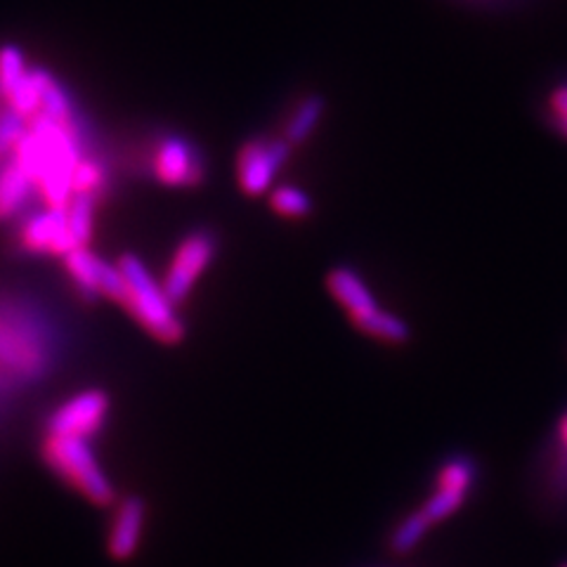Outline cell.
Listing matches in <instances>:
<instances>
[{"mask_svg":"<svg viewBox=\"0 0 567 567\" xmlns=\"http://www.w3.org/2000/svg\"><path fill=\"white\" fill-rule=\"evenodd\" d=\"M116 265L126 277V298L121 308H126L135 322L158 343H181L185 339V324L164 289V281H156L135 254H123Z\"/></svg>","mask_w":567,"mask_h":567,"instance_id":"6da1fadb","label":"cell"},{"mask_svg":"<svg viewBox=\"0 0 567 567\" xmlns=\"http://www.w3.org/2000/svg\"><path fill=\"white\" fill-rule=\"evenodd\" d=\"M41 454L45 464L55 471L71 489L83 494L87 502L95 506L114 504V485L100 466L91 442L48 433L41 445Z\"/></svg>","mask_w":567,"mask_h":567,"instance_id":"7a4b0ae2","label":"cell"},{"mask_svg":"<svg viewBox=\"0 0 567 567\" xmlns=\"http://www.w3.org/2000/svg\"><path fill=\"white\" fill-rule=\"evenodd\" d=\"M218 251V239L208 229H197L177 244L164 277V289L175 306L185 303L202 275L210 268Z\"/></svg>","mask_w":567,"mask_h":567,"instance_id":"3957f363","label":"cell"},{"mask_svg":"<svg viewBox=\"0 0 567 567\" xmlns=\"http://www.w3.org/2000/svg\"><path fill=\"white\" fill-rule=\"evenodd\" d=\"M291 145L284 137L248 140L237 156V181L248 197H262L275 185L281 166L289 162Z\"/></svg>","mask_w":567,"mask_h":567,"instance_id":"277c9868","label":"cell"},{"mask_svg":"<svg viewBox=\"0 0 567 567\" xmlns=\"http://www.w3.org/2000/svg\"><path fill=\"white\" fill-rule=\"evenodd\" d=\"M112 400L100 388L81 390L74 398L62 402L48 421L50 435L91 440L102 431V425L110 416Z\"/></svg>","mask_w":567,"mask_h":567,"instance_id":"5b68a950","label":"cell"},{"mask_svg":"<svg viewBox=\"0 0 567 567\" xmlns=\"http://www.w3.org/2000/svg\"><path fill=\"white\" fill-rule=\"evenodd\" d=\"M152 171L162 185L183 189L199 187L206 177L202 152L181 135H166L156 142Z\"/></svg>","mask_w":567,"mask_h":567,"instance_id":"8992f818","label":"cell"},{"mask_svg":"<svg viewBox=\"0 0 567 567\" xmlns=\"http://www.w3.org/2000/svg\"><path fill=\"white\" fill-rule=\"evenodd\" d=\"M20 244L29 254L66 256L76 248L69 233L66 208H45L29 216L20 229Z\"/></svg>","mask_w":567,"mask_h":567,"instance_id":"52a82bcc","label":"cell"},{"mask_svg":"<svg viewBox=\"0 0 567 567\" xmlns=\"http://www.w3.org/2000/svg\"><path fill=\"white\" fill-rule=\"evenodd\" d=\"M147 504L140 496H128L116 506V516L112 520L110 539H106V551L114 560H131L145 535Z\"/></svg>","mask_w":567,"mask_h":567,"instance_id":"ba28073f","label":"cell"},{"mask_svg":"<svg viewBox=\"0 0 567 567\" xmlns=\"http://www.w3.org/2000/svg\"><path fill=\"white\" fill-rule=\"evenodd\" d=\"M327 287H329L331 296L346 308L352 322L379 308L377 298L371 296L364 279L350 268H333L327 277Z\"/></svg>","mask_w":567,"mask_h":567,"instance_id":"9c48e42d","label":"cell"},{"mask_svg":"<svg viewBox=\"0 0 567 567\" xmlns=\"http://www.w3.org/2000/svg\"><path fill=\"white\" fill-rule=\"evenodd\" d=\"M35 187L39 185L33 177L14 158H10L0 171V220L14 218L27 206Z\"/></svg>","mask_w":567,"mask_h":567,"instance_id":"30bf717a","label":"cell"},{"mask_svg":"<svg viewBox=\"0 0 567 567\" xmlns=\"http://www.w3.org/2000/svg\"><path fill=\"white\" fill-rule=\"evenodd\" d=\"M41 91V116L58 123H76V104L66 87L43 66H33Z\"/></svg>","mask_w":567,"mask_h":567,"instance_id":"8fae6325","label":"cell"},{"mask_svg":"<svg viewBox=\"0 0 567 567\" xmlns=\"http://www.w3.org/2000/svg\"><path fill=\"white\" fill-rule=\"evenodd\" d=\"M324 112H327L324 97H319V95L303 97L293 106V112H291V116L287 121V126H284L281 137L287 140L291 147L303 145V142L317 131L319 121H322Z\"/></svg>","mask_w":567,"mask_h":567,"instance_id":"7c38bea8","label":"cell"},{"mask_svg":"<svg viewBox=\"0 0 567 567\" xmlns=\"http://www.w3.org/2000/svg\"><path fill=\"white\" fill-rule=\"evenodd\" d=\"M100 262L102 258L95 256L87 246L74 248V251L64 256L66 272L71 279H74L79 291L85 298L100 296Z\"/></svg>","mask_w":567,"mask_h":567,"instance_id":"4fadbf2b","label":"cell"},{"mask_svg":"<svg viewBox=\"0 0 567 567\" xmlns=\"http://www.w3.org/2000/svg\"><path fill=\"white\" fill-rule=\"evenodd\" d=\"M360 331H364L367 336H374V339L388 341V343H406L412 339V329L410 324L404 322L402 317L385 312L381 308L371 310L369 315L354 319L352 322Z\"/></svg>","mask_w":567,"mask_h":567,"instance_id":"5bb4252c","label":"cell"},{"mask_svg":"<svg viewBox=\"0 0 567 567\" xmlns=\"http://www.w3.org/2000/svg\"><path fill=\"white\" fill-rule=\"evenodd\" d=\"M95 208L97 199L85 197V194H76L71 204L66 206V223L71 239H74L76 248L91 246L93 233H95Z\"/></svg>","mask_w":567,"mask_h":567,"instance_id":"9a60e30c","label":"cell"},{"mask_svg":"<svg viewBox=\"0 0 567 567\" xmlns=\"http://www.w3.org/2000/svg\"><path fill=\"white\" fill-rule=\"evenodd\" d=\"M29 74L31 66L27 64L24 50L14 43L0 45V93H3L6 102L29 79Z\"/></svg>","mask_w":567,"mask_h":567,"instance_id":"2e32d148","label":"cell"},{"mask_svg":"<svg viewBox=\"0 0 567 567\" xmlns=\"http://www.w3.org/2000/svg\"><path fill=\"white\" fill-rule=\"evenodd\" d=\"M270 206L281 218H291L300 220L308 218L312 213V199L306 189H300L296 185H279L270 194Z\"/></svg>","mask_w":567,"mask_h":567,"instance_id":"e0dca14e","label":"cell"},{"mask_svg":"<svg viewBox=\"0 0 567 567\" xmlns=\"http://www.w3.org/2000/svg\"><path fill=\"white\" fill-rule=\"evenodd\" d=\"M433 523L425 518V513L419 508L414 513H410L393 532V537H390V548H393L395 554H410L414 548L421 544V539L425 537V532H429Z\"/></svg>","mask_w":567,"mask_h":567,"instance_id":"ac0fdd59","label":"cell"},{"mask_svg":"<svg viewBox=\"0 0 567 567\" xmlns=\"http://www.w3.org/2000/svg\"><path fill=\"white\" fill-rule=\"evenodd\" d=\"M106 185V171L93 156H83L74 171V197L85 194V197H100V192Z\"/></svg>","mask_w":567,"mask_h":567,"instance_id":"d6986e66","label":"cell"},{"mask_svg":"<svg viewBox=\"0 0 567 567\" xmlns=\"http://www.w3.org/2000/svg\"><path fill=\"white\" fill-rule=\"evenodd\" d=\"M466 496H468L466 489L437 487V492L421 506V511L425 513V518H429L431 523H440V520L450 518L452 513H456L461 508V504L466 502Z\"/></svg>","mask_w":567,"mask_h":567,"instance_id":"ffe728a7","label":"cell"},{"mask_svg":"<svg viewBox=\"0 0 567 567\" xmlns=\"http://www.w3.org/2000/svg\"><path fill=\"white\" fill-rule=\"evenodd\" d=\"M29 133V118L17 114L12 106H3L0 112V156L12 154L17 145L27 137Z\"/></svg>","mask_w":567,"mask_h":567,"instance_id":"44dd1931","label":"cell"},{"mask_svg":"<svg viewBox=\"0 0 567 567\" xmlns=\"http://www.w3.org/2000/svg\"><path fill=\"white\" fill-rule=\"evenodd\" d=\"M475 481V464L468 456H454L445 466L440 468L437 487H452V489H471Z\"/></svg>","mask_w":567,"mask_h":567,"instance_id":"7402d4cb","label":"cell"},{"mask_svg":"<svg viewBox=\"0 0 567 567\" xmlns=\"http://www.w3.org/2000/svg\"><path fill=\"white\" fill-rule=\"evenodd\" d=\"M551 114L556 128L567 137V83L560 85L551 95Z\"/></svg>","mask_w":567,"mask_h":567,"instance_id":"603a6c76","label":"cell"},{"mask_svg":"<svg viewBox=\"0 0 567 567\" xmlns=\"http://www.w3.org/2000/svg\"><path fill=\"white\" fill-rule=\"evenodd\" d=\"M558 435H560L563 447L567 450V412L563 414V419H560V423H558Z\"/></svg>","mask_w":567,"mask_h":567,"instance_id":"cb8c5ba5","label":"cell"},{"mask_svg":"<svg viewBox=\"0 0 567 567\" xmlns=\"http://www.w3.org/2000/svg\"><path fill=\"white\" fill-rule=\"evenodd\" d=\"M0 97H3V93H0ZM0 112H3V106H0Z\"/></svg>","mask_w":567,"mask_h":567,"instance_id":"d4e9b609","label":"cell"},{"mask_svg":"<svg viewBox=\"0 0 567 567\" xmlns=\"http://www.w3.org/2000/svg\"><path fill=\"white\" fill-rule=\"evenodd\" d=\"M560 567H567V563H565V565H560Z\"/></svg>","mask_w":567,"mask_h":567,"instance_id":"484cf974","label":"cell"}]
</instances>
